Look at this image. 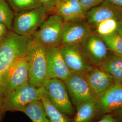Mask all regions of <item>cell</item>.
I'll return each instance as SVG.
<instances>
[{"label": "cell", "mask_w": 122, "mask_h": 122, "mask_svg": "<svg viewBox=\"0 0 122 122\" xmlns=\"http://www.w3.org/2000/svg\"><path fill=\"white\" fill-rule=\"evenodd\" d=\"M118 21L113 19L100 22L93 29L94 32L101 37L110 35L116 32Z\"/></svg>", "instance_id": "obj_22"}, {"label": "cell", "mask_w": 122, "mask_h": 122, "mask_svg": "<svg viewBox=\"0 0 122 122\" xmlns=\"http://www.w3.org/2000/svg\"><path fill=\"white\" fill-rule=\"evenodd\" d=\"M121 85H122V83H121Z\"/></svg>", "instance_id": "obj_34"}, {"label": "cell", "mask_w": 122, "mask_h": 122, "mask_svg": "<svg viewBox=\"0 0 122 122\" xmlns=\"http://www.w3.org/2000/svg\"><path fill=\"white\" fill-rule=\"evenodd\" d=\"M102 38L105 41L110 53L122 56V37L121 35L116 32Z\"/></svg>", "instance_id": "obj_24"}, {"label": "cell", "mask_w": 122, "mask_h": 122, "mask_svg": "<svg viewBox=\"0 0 122 122\" xmlns=\"http://www.w3.org/2000/svg\"><path fill=\"white\" fill-rule=\"evenodd\" d=\"M30 38L10 31L0 42V95L3 94L6 78L11 66L18 58L26 56Z\"/></svg>", "instance_id": "obj_1"}, {"label": "cell", "mask_w": 122, "mask_h": 122, "mask_svg": "<svg viewBox=\"0 0 122 122\" xmlns=\"http://www.w3.org/2000/svg\"><path fill=\"white\" fill-rule=\"evenodd\" d=\"M29 82V64L26 56L21 57L13 63L9 69L3 96H4L15 89Z\"/></svg>", "instance_id": "obj_9"}, {"label": "cell", "mask_w": 122, "mask_h": 122, "mask_svg": "<svg viewBox=\"0 0 122 122\" xmlns=\"http://www.w3.org/2000/svg\"><path fill=\"white\" fill-rule=\"evenodd\" d=\"M117 119L113 115L107 114L104 115L101 119L97 122H117Z\"/></svg>", "instance_id": "obj_28"}, {"label": "cell", "mask_w": 122, "mask_h": 122, "mask_svg": "<svg viewBox=\"0 0 122 122\" xmlns=\"http://www.w3.org/2000/svg\"><path fill=\"white\" fill-rule=\"evenodd\" d=\"M10 31L4 24L0 23V42L4 39Z\"/></svg>", "instance_id": "obj_27"}, {"label": "cell", "mask_w": 122, "mask_h": 122, "mask_svg": "<svg viewBox=\"0 0 122 122\" xmlns=\"http://www.w3.org/2000/svg\"><path fill=\"white\" fill-rule=\"evenodd\" d=\"M122 108V85L114 83L97 100V112L108 113Z\"/></svg>", "instance_id": "obj_16"}, {"label": "cell", "mask_w": 122, "mask_h": 122, "mask_svg": "<svg viewBox=\"0 0 122 122\" xmlns=\"http://www.w3.org/2000/svg\"><path fill=\"white\" fill-rule=\"evenodd\" d=\"M64 81L70 99L76 106L87 100L98 99L84 74L71 73Z\"/></svg>", "instance_id": "obj_8"}, {"label": "cell", "mask_w": 122, "mask_h": 122, "mask_svg": "<svg viewBox=\"0 0 122 122\" xmlns=\"http://www.w3.org/2000/svg\"><path fill=\"white\" fill-rule=\"evenodd\" d=\"M47 78L64 81L71 73L62 56L60 45L47 48Z\"/></svg>", "instance_id": "obj_12"}, {"label": "cell", "mask_w": 122, "mask_h": 122, "mask_svg": "<svg viewBox=\"0 0 122 122\" xmlns=\"http://www.w3.org/2000/svg\"><path fill=\"white\" fill-rule=\"evenodd\" d=\"M85 76L98 99L115 83L112 77L99 66H94Z\"/></svg>", "instance_id": "obj_15"}, {"label": "cell", "mask_w": 122, "mask_h": 122, "mask_svg": "<svg viewBox=\"0 0 122 122\" xmlns=\"http://www.w3.org/2000/svg\"><path fill=\"white\" fill-rule=\"evenodd\" d=\"M80 45L94 66L101 65L110 53L104 39L94 32Z\"/></svg>", "instance_id": "obj_10"}, {"label": "cell", "mask_w": 122, "mask_h": 122, "mask_svg": "<svg viewBox=\"0 0 122 122\" xmlns=\"http://www.w3.org/2000/svg\"><path fill=\"white\" fill-rule=\"evenodd\" d=\"M26 57L29 68V83L35 87L42 86L47 76V48L35 43L30 36Z\"/></svg>", "instance_id": "obj_2"}, {"label": "cell", "mask_w": 122, "mask_h": 122, "mask_svg": "<svg viewBox=\"0 0 122 122\" xmlns=\"http://www.w3.org/2000/svg\"><path fill=\"white\" fill-rule=\"evenodd\" d=\"M49 11L60 15L64 22L86 21V13L79 0H61Z\"/></svg>", "instance_id": "obj_14"}, {"label": "cell", "mask_w": 122, "mask_h": 122, "mask_svg": "<svg viewBox=\"0 0 122 122\" xmlns=\"http://www.w3.org/2000/svg\"><path fill=\"white\" fill-rule=\"evenodd\" d=\"M41 101L50 122H70L66 115L52 105L45 93L41 99Z\"/></svg>", "instance_id": "obj_20"}, {"label": "cell", "mask_w": 122, "mask_h": 122, "mask_svg": "<svg viewBox=\"0 0 122 122\" xmlns=\"http://www.w3.org/2000/svg\"><path fill=\"white\" fill-rule=\"evenodd\" d=\"M117 112V115L119 118L122 120V108L120 109H118Z\"/></svg>", "instance_id": "obj_32"}, {"label": "cell", "mask_w": 122, "mask_h": 122, "mask_svg": "<svg viewBox=\"0 0 122 122\" xmlns=\"http://www.w3.org/2000/svg\"><path fill=\"white\" fill-rule=\"evenodd\" d=\"M48 12L41 5L30 10L15 13L11 31L18 35L30 37L47 18Z\"/></svg>", "instance_id": "obj_5"}, {"label": "cell", "mask_w": 122, "mask_h": 122, "mask_svg": "<svg viewBox=\"0 0 122 122\" xmlns=\"http://www.w3.org/2000/svg\"><path fill=\"white\" fill-rule=\"evenodd\" d=\"M3 105V96L0 95V122L3 114L5 113Z\"/></svg>", "instance_id": "obj_30"}, {"label": "cell", "mask_w": 122, "mask_h": 122, "mask_svg": "<svg viewBox=\"0 0 122 122\" xmlns=\"http://www.w3.org/2000/svg\"><path fill=\"white\" fill-rule=\"evenodd\" d=\"M59 0H40L42 5H43L48 11H49L57 4Z\"/></svg>", "instance_id": "obj_26"}, {"label": "cell", "mask_w": 122, "mask_h": 122, "mask_svg": "<svg viewBox=\"0 0 122 122\" xmlns=\"http://www.w3.org/2000/svg\"><path fill=\"white\" fill-rule=\"evenodd\" d=\"M122 19V10L118 9L105 0L101 4L94 7L86 13V21L94 28L100 22L109 19Z\"/></svg>", "instance_id": "obj_13"}, {"label": "cell", "mask_w": 122, "mask_h": 122, "mask_svg": "<svg viewBox=\"0 0 122 122\" xmlns=\"http://www.w3.org/2000/svg\"><path fill=\"white\" fill-rule=\"evenodd\" d=\"M60 0H59V1H60ZM59 1H58V2H59Z\"/></svg>", "instance_id": "obj_33"}, {"label": "cell", "mask_w": 122, "mask_h": 122, "mask_svg": "<svg viewBox=\"0 0 122 122\" xmlns=\"http://www.w3.org/2000/svg\"><path fill=\"white\" fill-rule=\"evenodd\" d=\"M8 1L15 13L30 10L42 5L40 0H8Z\"/></svg>", "instance_id": "obj_21"}, {"label": "cell", "mask_w": 122, "mask_h": 122, "mask_svg": "<svg viewBox=\"0 0 122 122\" xmlns=\"http://www.w3.org/2000/svg\"><path fill=\"white\" fill-rule=\"evenodd\" d=\"M112 77L115 83L122 82V56L109 53L103 63L100 66Z\"/></svg>", "instance_id": "obj_17"}, {"label": "cell", "mask_w": 122, "mask_h": 122, "mask_svg": "<svg viewBox=\"0 0 122 122\" xmlns=\"http://www.w3.org/2000/svg\"><path fill=\"white\" fill-rule=\"evenodd\" d=\"M64 23V21L60 15L53 14L47 17L31 36V39L35 43L46 48L60 46Z\"/></svg>", "instance_id": "obj_4"}, {"label": "cell", "mask_w": 122, "mask_h": 122, "mask_svg": "<svg viewBox=\"0 0 122 122\" xmlns=\"http://www.w3.org/2000/svg\"><path fill=\"white\" fill-rule=\"evenodd\" d=\"M44 94L43 86L35 87L26 83L3 96L5 111L21 112L32 102L41 100Z\"/></svg>", "instance_id": "obj_3"}, {"label": "cell", "mask_w": 122, "mask_h": 122, "mask_svg": "<svg viewBox=\"0 0 122 122\" xmlns=\"http://www.w3.org/2000/svg\"><path fill=\"white\" fill-rule=\"evenodd\" d=\"M93 33L91 26L86 21L64 22L61 45L80 44Z\"/></svg>", "instance_id": "obj_11"}, {"label": "cell", "mask_w": 122, "mask_h": 122, "mask_svg": "<svg viewBox=\"0 0 122 122\" xmlns=\"http://www.w3.org/2000/svg\"><path fill=\"white\" fill-rule=\"evenodd\" d=\"M98 99L87 100L76 106V113L73 122H89L97 112Z\"/></svg>", "instance_id": "obj_18"}, {"label": "cell", "mask_w": 122, "mask_h": 122, "mask_svg": "<svg viewBox=\"0 0 122 122\" xmlns=\"http://www.w3.org/2000/svg\"><path fill=\"white\" fill-rule=\"evenodd\" d=\"M118 9L122 10V0H105Z\"/></svg>", "instance_id": "obj_29"}, {"label": "cell", "mask_w": 122, "mask_h": 122, "mask_svg": "<svg viewBox=\"0 0 122 122\" xmlns=\"http://www.w3.org/2000/svg\"><path fill=\"white\" fill-rule=\"evenodd\" d=\"M61 52L71 73L85 75L94 66L80 44L60 45Z\"/></svg>", "instance_id": "obj_7"}, {"label": "cell", "mask_w": 122, "mask_h": 122, "mask_svg": "<svg viewBox=\"0 0 122 122\" xmlns=\"http://www.w3.org/2000/svg\"><path fill=\"white\" fill-rule=\"evenodd\" d=\"M15 13L8 3L0 0V23L4 24L9 31H11Z\"/></svg>", "instance_id": "obj_23"}, {"label": "cell", "mask_w": 122, "mask_h": 122, "mask_svg": "<svg viewBox=\"0 0 122 122\" xmlns=\"http://www.w3.org/2000/svg\"><path fill=\"white\" fill-rule=\"evenodd\" d=\"M105 0H79L83 10L86 13L92 8L101 4Z\"/></svg>", "instance_id": "obj_25"}, {"label": "cell", "mask_w": 122, "mask_h": 122, "mask_svg": "<svg viewBox=\"0 0 122 122\" xmlns=\"http://www.w3.org/2000/svg\"><path fill=\"white\" fill-rule=\"evenodd\" d=\"M116 32L122 37V19L118 21V26Z\"/></svg>", "instance_id": "obj_31"}, {"label": "cell", "mask_w": 122, "mask_h": 122, "mask_svg": "<svg viewBox=\"0 0 122 122\" xmlns=\"http://www.w3.org/2000/svg\"><path fill=\"white\" fill-rule=\"evenodd\" d=\"M42 86L46 96L56 108L66 115L73 114V107L63 81L58 79L46 78Z\"/></svg>", "instance_id": "obj_6"}, {"label": "cell", "mask_w": 122, "mask_h": 122, "mask_svg": "<svg viewBox=\"0 0 122 122\" xmlns=\"http://www.w3.org/2000/svg\"><path fill=\"white\" fill-rule=\"evenodd\" d=\"M33 122H50L41 100L32 102L21 111Z\"/></svg>", "instance_id": "obj_19"}]
</instances>
